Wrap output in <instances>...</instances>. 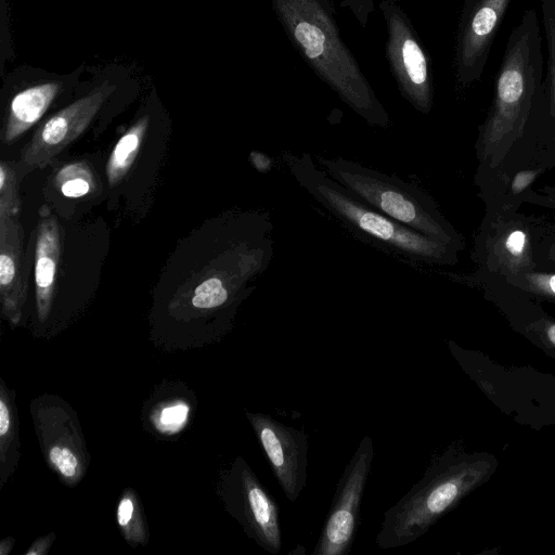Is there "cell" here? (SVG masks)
<instances>
[{
    "mask_svg": "<svg viewBox=\"0 0 555 555\" xmlns=\"http://www.w3.org/2000/svg\"><path fill=\"white\" fill-rule=\"evenodd\" d=\"M499 461L486 451H469L462 440L452 441L431 457L422 478L384 513L376 535L378 547L408 545L424 535L441 517L486 483Z\"/></svg>",
    "mask_w": 555,
    "mask_h": 555,
    "instance_id": "3",
    "label": "cell"
},
{
    "mask_svg": "<svg viewBox=\"0 0 555 555\" xmlns=\"http://www.w3.org/2000/svg\"><path fill=\"white\" fill-rule=\"evenodd\" d=\"M246 417L285 496L295 502L307 485L308 436L264 413Z\"/></svg>",
    "mask_w": 555,
    "mask_h": 555,
    "instance_id": "14",
    "label": "cell"
},
{
    "mask_svg": "<svg viewBox=\"0 0 555 555\" xmlns=\"http://www.w3.org/2000/svg\"><path fill=\"white\" fill-rule=\"evenodd\" d=\"M20 460L18 417L15 392L0 379V489L15 472Z\"/></svg>",
    "mask_w": 555,
    "mask_h": 555,
    "instance_id": "20",
    "label": "cell"
},
{
    "mask_svg": "<svg viewBox=\"0 0 555 555\" xmlns=\"http://www.w3.org/2000/svg\"><path fill=\"white\" fill-rule=\"evenodd\" d=\"M450 280L478 288L503 314L513 331L524 336L546 356L555 359V318L521 291L499 275L479 272H446Z\"/></svg>",
    "mask_w": 555,
    "mask_h": 555,
    "instance_id": "12",
    "label": "cell"
},
{
    "mask_svg": "<svg viewBox=\"0 0 555 555\" xmlns=\"http://www.w3.org/2000/svg\"><path fill=\"white\" fill-rule=\"evenodd\" d=\"M219 494L228 513L258 546L271 554L282 548L280 508L257 475L238 456L220 477Z\"/></svg>",
    "mask_w": 555,
    "mask_h": 555,
    "instance_id": "8",
    "label": "cell"
},
{
    "mask_svg": "<svg viewBox=\"0 0 555 555\" xmlns=\"http://www.w3.org/2000/svg\"><path fill=\"white\" fill-rule=\"evenodd\" d=\"M55 540L54 533H49L35 540L25 555H46Z\"/></svg>",
    "mask_w": 555,
    "mask_h": 555,
    "instance_id": "31",
    "label": "cell"
},
{
    "mask_svg": "<svg viewBox=\"0 0 555 555\" xmlns=\"http://www.w3.org/2000/svg\"><path fill=\"white\" fill-rule=\"evenodd\" d=\"M502 279L539 302L555 305V270L534 269Z\"/></svg>",
    "mask_w": 555,
    "mask_h": 555,
    "instance_id": "24",
    "label": "cell"
},
{
    "mask_svg": "<svg viewBox=\"0 0 555 555\" xmlns=\"http://www.w3.org/2000/svg\"><path fill=\"white\" fill-rule=\"evenodd\" d=\"M149 124L150 117L147 115L143 116L115 144L106 164V176L109 186L118 184L132 167Z\"/></svg>",
    "mask_w": 555,
    "mask_h": 555,
    "instance_id": "22",
    "label": "cell"
},
{
    "mask_svg": "<svg viewBox=\"0 0 555 555\" xmlns=\"http://www.w3.org/2000/svg\"><path fill=\"white\" fill-rule=\"evenodd\" d=\"M114 90V85L104 82L52 115L22 151V163L29 169L47 167L83 133Z\"/></svg>",
    "mask_w": 555,
    "mask_h": 555,
    "instance_id": "15",
    "label": "cell"
},
{
    "mask_svg": "<svg viewBox=\"0 0 555 555\" xmlns=\"http://www.w3.org/2000/svg\"><path fill=\"white\" fill-rule=\"evenodd\" d=\"M513 0H464L456 33V87L467 89L481 79L492 43Z\"/></svg>",
    "mask_w": 555,
    "mask_h": 555,
    "instance_id": "13",
    "label": "cell"
},
{
    "mask_svg": "<svg viewBox=\"0 0 555 555\" xmlns=\"http://www.w3.org/2000/svg\"><path fill=\"white\" fill-rule=\"evenodd\" d=\"M377 1L379 3L385 0H343L340 7L348 8L358 23L362 27H366L371 14L376 9Z\"/></svg>",
    "mask_w": 555,
    "mask_h": 555,
    "instance_id": "29",
    "label": "cell"
},
{
    "mask_svg": "<svg viewBox=\"0 0 555 555\" xmlns=\"http://www.w3.org/2000/svg\"><path fill=\"white\" fill-rule=\"evenodd\" d=\"M387 28L386 56L401 95L420 113L434 103L430 59L398 0L378 3Z\"/></svg>",
    "mask_w": 555,
    "mask_h": 555,
    "instance_id": "9",
    "label": "cell"
},
{
    "mask_svg": "<svg viewBox=\"0 0 555 555\" xmlns=\"http://www.w3.org/2000/svg\"><path fill=\"white\" fill-rule=\"evenodd\" d=\"M116 519L125 540L135 546L149 541L147 526L140 499L131 488L124 490L117 505Z\"/></svg>",
    "mask_w": 555,
    "mask_h": 555,
    "instance_id": "23",
    "label": "cell"
},
{
    "mask_svg": "<svg viewBox=\"0 0 555 555\" xmlns=\"http://www.w3.org/2000/svg\"><path fill=\"white\" fill-rule=\"evenodd\" d=\"M448 349L464 372L503 412L537 428L555 425V376L500 366L478 351L453 340Z\"/></svg>",
    "mask_w": 555,
    "mask_h": 555,
    "instance_id": "6",
    "label": "cell"
},
{
    "mask_svg": "<svg viewBox=\"0 0 555 555\" xmlns=\"http://www.w3.org/2000/svg\"><path fill=\"white\" fill-rule=\"evenodd\" d=\"M15 539L12 537L5 538L0 542V555H7L13 548Z\"/></svg>",
    "mask_w": 555,
    "mask_h": 555,
    "instance_id": "33",
    "label": "cell"
},
{
    "mask_svg": "<svg viewBox=\"0 0 555 555\" xmlns=\"http://www.w3.org/2000/svg\"><path fill=\"white\" fill-rule=\"evenodd\" d=\"M295 47L314 74L370 126L387 128L389 115L343 41L330 0H269Z\"/></svg>",
    "mask_w": 555,
    "mask_h": 555,
    "instance_id": "2",
    "label": "cell"
},
{
    "mask_svg": "<svg viewBox=\"0 0 555 555\" xmlns=\"http://www.w3.org/2000/svg\"><path fill=\"white\" fill-rule=\"evenodd\" d=\"M524 204H530L555 211V184L544 185L539 190H530L524 198Z\"/></svg>",
    "mask_w": 555,
    "mask_h": 555,
    "instance_id": "30",
    "label": "cell"
},
{
    "mask_svg": "<svg viewBox=\"0 0 555 555\" xmlns=\"http://www.w3.org/2000/svg\"><path fill=\"white\" fill-rule=\"evenodd\" d=\"M18 171L10 163L0 165V223L12 218H20L21 199L18 193Z\"/></svg>",
    "mask_w": 555,
    "mask_h": 555,
    "instance_id": "26",
    "label": "cell"
},
{
    "mask_svg": "<svg viewBox=\"0 0 555 555\" xmlns=\"http://www.w3.org/2000/svg\"><path fill=\"white\" fill-rule=\"evenodd\" d=\"M249 160L253 167L259 172L266 173L272 169L273 159L267 154L253 151L249 155Z\"/></svg>",
    "mask_w": 555,
    "mask_h": 555,
    "instance_id": "32",
    "label": "cell"
},
{
    "mask_svg": "<svg viewBox=\"0 0 555 555\" xmlns=\"http://www.w3.org/2000/svg\"><path fill=\"white\" fill-rule=\"evenodd\" d=\"M61 255V227L51 209L42 205L39 209L35 249L36 311L40 322H46L52 310Z\"/></svg>",
    "mask_w": 555,
    "mask_h": 555,
    "instance_id": "18",
    "label": "cell"
},
{
    "mask_svg": "<svg viewBox=\"0 0 555 555\" xmlns=\"http://www.w3.org/2000/svg\"><path fill=\"white\" fill-rule=\"evenodd\" d=\"M317 159L334 180L387 217L460 253L464 249L462 234L423 189L353 160L320 155Z\"/></svg>",
    "mask_w": 555,
    "mask_h": 555,
    "instance_id": "5",
    "label": "cell"
},
{
    "mask_svg": "<svg viewBox=\"0 0 555 555\" xmlns=\"http://www.w3.org/2000/svg\"><path fill=\"white\" fill-rule=\"evenodd\" d=\"M373 456L372 438L365 435L337 482L312 555H346L350 552L360 524V507Z\"/></svg>",
    "mask_w": 555,
    "mask_h": 555,
    "instance_id": "11",
    "label": "cell"
},
{
    "mask_svg": "<svg viewBox=\"0 0 555 555\" xmlns=\"http://www.w3.org/2000/svg\"><path fill=\"white\" fill-rule=\"evenodd\" d=\"M542 43L537 11L528 9L508 36L493 99L478 127L476 170L511 172L544 158L550 103Z\"/></svg>",
    "mask_w": 555,
    "mask_h": 555,
    "instance_id": "1",
    "label": "cell"
},
{
    "mask_svg": "<svg viewBox=\"0 0 555 555\" xmlns=\"http://www.w3.org/2000/svg\"><path fill=\"white\" fill-rule=\"evenodd\" d=\"M31 414L50 468L65 485H77L87 472L89 455L76 413L62 399L42 396L33 401Z\"/></svg>",
    "mask_w": 555,
    "mask_h": 555,
    "instance_id": "10",
    "label": "cell"
},
{
    "mask_svg": "<svg viewBox=\"0 0 555 555\" xmlns=\"http://www.w3.org/2000/svg\"><path fill=\"white\" fill-rule=\"evenodd\" d=\"M540 5L547 48L545 83L550 103V126L543 155L555 167V0H540Z\"/></svg>",
    "mask_w": 555,
    "mask_h": 555,
    "instance_id": "21",
    "label": "cell"
},
{
    "mask_svg": "<svg viewBox=\"0 0 555 555\" xmlns=\"http://www.w3.org/2000/svg\"><path fill=\"white\" fill-rule=\"evenodd\" d=\"M538 269L555 270V220L548 223L547 230L537 253Z\"/></svg>",
    "mask_w": 555,
    "mask_h": 555,
    "instance_id": "28",
    "label": "cell"
},
{
    "mask_svg": "<svg viewBox=\"0 0 555 555\" xmlns=\"http://www.w3.org/2000/svg\"><path fill=\"white\" fill-rule=\"evenodd\" d=\"M60 89L59 82L50 81L16 93L10 103L2 134L3 142L11 144L30 129L43 116Z\"/></svg>",
    "mask_w": 555,
    "mask_h": 555,
    "instance_id": "19",
    "label": "cell"
},
{
    "mask_svg": "<svg viewBox=\"0 0 555 555\" xmlns=\"http://www.w3.org/2000/svg\"><path fill=\"white\" fill-rule=\"evenodd\" d=\"M190 405L181 399L162 402L151 415V422L157 431L166 435L179 433L186 424Z\"/></svg>",
    "mask_w": 555,
    "mask_h": 555,
    "instance_id": "27",
    "label": "cell"
},
{
    "mask_svg": "<svg viewBox=\"0 0 555 555\" xmlns=\"http://www.w3.org/2000/svg\"><path fill=\"white\" fill-rule=\"evenodd\" d=\"M554 168L540 157L529 165L511 172L476 170L474 183L478 197L485 205L483 216L509 215L519 210L527 193L535 182Z\"/></svg>",
    "mask_w": 555,
    "mask_h": 555,
    "instance_id": "16",
    "label": "cell"
},
{
    "mask_svg": "<svg viewBox=\"0 0 555 555\" xmlns=\"http://www.w3.org/2000/svg\"><path fill=\"white\" fill-rule=\"evenodd\" d=\"M20 218L0 223V301L2 317L13 325L22 319L27 298V270Z\"/></svg>",
    "mask_w": 555,
    "mask_h": 555,
    "instance_id": "17",
    "label": "cell"
},
{
    "mask_svg": "<svg viewBox=\"0 0 555 555\" xmlns=\"http://www.w3.org/2000/svg\"><path fill=\"white\" fill-rule=\"evenodd\" d=\"M55 183L66 197H82L94 190L93 172L86 163H73L62 167L55 177Z\"/></svg>",
    "mask_w": 555,
    "mask_h": 555,
    "instance_id": "25",
    "label": "cell"
},
{
    "mask_svg": "<svg viewBox=\"0 0 555 555\" xmlns=\"http://www.w3.org/2000/svg\"><path fill=\"white\" fill-rule=\"evenodd\" d=\"M548 223L544 218L519 210L483 216L472 251L476 270L506 278L538 269L537 253Z\"/></svg>",
    "mask_w": 555,
    "mask_h": 555,
    "instance_id": "7",
    "label": "cell"
},
{
    "mask_svg": "<svg viewBox=\"0 0 555 555\" xmlns=\"http://www.w3.org/2000/svg\"><path fill=\"white\" fill-rule=\"evenodd\" d=\"M284 160L298 185L321 207L360 240L408 262L427 266H455L460 251L428 237L367 205L323 168L309 153L285 154Z\"/></svg>",
    "mask_w": 555,
    "mask_h": 555,
    "instance_id": "4",
    "label": "cell"
}]
</instances>
